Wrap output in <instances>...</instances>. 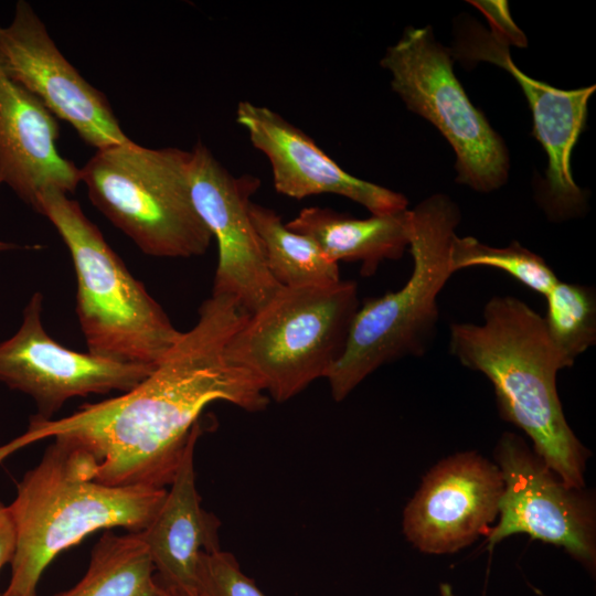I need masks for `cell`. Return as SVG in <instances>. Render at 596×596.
I'll return each mask as SVG.
<instances>
[{
	"label": "cell",
	"mask_w": 596,
	"mask_h": 596,
	"mask_svg": "<svg viewBox=\"0 0 596 596\" xmlns=\"http://www.w3.org/2000/svg\"><path fill=\"white\" fill-rule=\"evenodd\" d=\"M196 596H266L246 576L233 554L202 552L196 567Z\"/></svg>",
	"instance_id": "obj_23"
},
{
	"label": "cell",
	"mask_w": 596,
	"mask_h": 596,
	"mask_svg": "<svg viewBox=\"0 0 596 596\" xmlns=\"http://www.w3.org/2000/svg\"><path fill=\"white\" fill-rule=\"evenodd\" d=\"M157 596H180V595H178V594H175V593H173V592H171V590H169V589L161 586V589H160V592H159V594Z\"/></svg>",
	"instance_id": "obj_28"
},
{
	"label": "cell",
	"mask_w": 596,
	"mask_h": 596,
	"mask_svg": "<svg viewBox=\"0 0 596 596\" xmlns=\"http://www.w3.org/2000/svg\"><path fill=\"white\" fill-rule=\"evenodd\" d=\"M312 238L334 263L359 262L361 275L372 276L386 259H400L409 245V210L355 219L329 207L309 206L286 223Z\"/></svg>",
	"instance_id": "obj_18"
},
{
	"label": "cell",
	"mask_w": 596,
	"mask_h": 596,
	"mask_svg": "<svg viewBox=\"0 0 596 596\" xmlns=\"http://www.w3.org/2000/svg\"><path fill=\"white\" fill-rule=\"evenodd\" d=\"M190 153L192 202L217 243L212 295L231 296L251 315L280 287L267 268L249 213L260 180L252 174L233 175L202 141Z\"/></svg>",
	"instance_id": "obj_10"
},
{
	"label": "cell",
	"mask_w": 596,
	"mask_h": 596,
	"mask_svg": "<svg viewBox=\"0 0 596 596\" xmlns=\"http://www.w3.org/2000/svg\"><path fill=\"white\" fill-rule=\"evenodd\" d=\"M0 65L89 147L129 140L103 92L67 61L33 7L19 0L11 21L0 24Z\"/></svg>",
	"instance_id": "obj_11"
},
{
	"label": "cell",
	"mask_w": 596,
	"mask_h": 596,
	"mask_svg": "<svg viewBox=\"0 0 596 596\" xmlns=\"http://www.w3.org/2000/svg\"><path fill=\"white\" fill-rule=\"evenodd\" d=\"M454 54L470 62L492 63L518 82L532 110V134L547 156L541 203L554 220L579 214L586 198L573 179L571 156L584 130L588 99L596 86L565 91L530 77L513 63L509 45L476 23L461 33Z\"/></svg>",
	"instance_id": "obj_13"
},
{
	"label": "cell",
	"mask_w": 596,
	"mask_h": 596,
	"mask_svg": "<svg viewBox=\"0 0 596 596\" xmlns=\"http://www.w3.org/2000/svg\"><path fill=\"white\" fill-rule=\"evenodd\" d=\"M38 213L55 227L76 275V313L88 352L107 360L156 368L182 332L128 270L98 227L67 194L50 189Z\"/></svg>",
	"instance_id": "obj_4"
},
{
	"label": "cell",
	"mask_w": 596,
	"mask_h": 596,
	"mask_svg": "<svg viewBox=\"0 0 596 596\" xmlns=\"http://www.w3.org/2000/svg\"><path fill=\"white\" fill-rule=\"evenodd\" d=\"M190 151L124 143L96 150L81 169L89 201L147 255H203L212 235L190 191Z\"/></svg>",
	"instance_id": "obj_7"
},
{
	"label": "cell",
	"mask_w": 596,
	"mask_h": 596,
	"mask_svg": "<svg viewBox=\"0 0 596 596\" xmlns=\"http://www.w3.org/2000/svg\"><path fill=\"white\" fill-rule=\"evenodd\" d=\"M246 316L231 296L211 295L195 324L138 385L58 419L33 415L24 434L0 447V462L35 441L63 438L94 458L98 482L166 488L209 404L255 413L269 403L262 383L227 355Z\"/></svg>",
	"instance_id": "obj_1"
},
{
	"label": "cell",
	"mask_w": 596,
	"mask_h": 596,
	"mask_svg": "<svg viewBox=\"0 0 596 596\" xmlns=\"http://www.w3.org/2000/svg\"><path fill=\"white\" fill-rule=\"evenodd\" d=\"M201 433L189 441L156 517L139 532L158 583L180 596H196L200 555L220 549V521L202 508L195 486L194 448Z\"/></svg>",
	"instance_id": "obj_17"
},
{
	"label": "cell",
	"mask_w": 596,
	"mask_h": 596,
	"mask_svg": "<svg viewBox=\"0 0 596 596\" xmlns=\"http://www.w3.org/2000/svg\"><path fill=\"white\" fill-rule=\"evenodd\" d=\"M0 596H2V594L0 593Z\"/></svg>",
	"instance_id": "obj_29"
},
{
	"label": "cell",
	"mask_w": 596,
	"mask_h": 596,
	"mask_svg": "<svg viewBox=\"0 0 596 596\" xmlns=\"http://www.w3.org/2000/svg\"><path fill=\"white\" fill-rule=\"evenodd\" d=\"M503 481L476 451L439 461L404 510L403 532L419 551L451 554L487 535L499 515Z\"/></svg>",
	"instance_id": "obj_14"
},
{
	"label": "cell",
	"mask_w": 596,
	"mask_h": 596,
	"mask_svg": "<svg viewBox=\"0 0 596 596\" xmlns=\"http://www.w3.org/2000/svg\"><path fill=\"white\" fill-rule=\"evenodd\" d=\"M547 334L572 366L596 341V302L592 288L558 280L545 295Z\"/></svg>",
	"instance_id": "obj_21"
},
{
	"label": "cell",
	"mask_w": 596,
	"mask_h": 596,
	"mask_svg": "<svg viewBox=\"0 0 596 596\" xmlns=\"http://www.w3.org/2000/svg\"><path fill=\"white\" fill-rule=\"evenodd\" d=\"M381 66L391 73L392 88L406 107L432 123L454 148L458 183L478 192L505 183V145L471 104L455 76L450 51L435 40L430 26L407 28L386 50Z\"/></svg>",
	"instance_id": "obj_8"
},
{
	"label": "cell",
	"mask_w": 596,
	"mask_h": 596,
	"mask_svg": "<svg viewBox=\"0 0 596 596\" xmlns=\"http://www.w3.org/2000/svg\"><path fill=\"white\" fill-rule=\"evenodd\" d=\"M493 456L503 491L499 521L487 534L489 546L512 534L525 533L563 547L594 570L596 519L590 494L566 486L517 434H502Z\"/></svg>",
	"instance_id": "obj_9"
},
{
	"label": "cell",
	"mask_w": 596,
	"mask_h": 596,
	"mask_svg": "<svg viewBox=\"0 0 596 596\" xmlns=\"http://www.w3.org/2000/svg\"><path fill=\"white\" fill-rule=\"evenodd\" d=\"M409 216L411 277L398 290L359 307L345 350L327 377L337 402L382 365L422 356L434 339L437 297L453 275L449 254L460 212L447 195L434 194L409 210Z\"/></svg>",
	"instance_id": "obj_5"
},
{
	"label": "cell",
	"mask_w": 596,
	"mask_h": 596,
	"mask_svg": "<svg viewBox=\"0 0 596 596\" xmlns=\"http://www.w3.org/2000/svg\"><path fill=\"white\" fill-rule=\"evenodd\" d=\"M236 121L247 131L252 145L267 157L278 193L297 200L338 194L373 215L407 209L408 201L402 193L344 171L308 135L276 111L243 100L236 108Z\"/></svg>",
	"instance_id": "obj_15"
},
{
	"label": "cell",
	"mask_w": 596,
	"mask_h": 596,
	"mask_svg": "<svg viewBox=\"0 0 596 596\" xmlns=\"http://www.w3.org/2000/svg\"><path fill=\"white\" fill-rule=\"evenodd\" d=\"M439 594L440 596H456L451 585L448 583H441L439 585Z\"/></svg>",
	"instance_id": "obj_26"
},
{
	"label": "cell",
	"mask_w": 596,
	"mask_h": 596,
	"mask_svg": "<svg viewBox=\"0 0 596 596\" xmlns=\"http://www.w3.org/2000/svg\"><path fill=\"white\" fill-rule=\"evenodd\" d=\"M17 550V530L9 505L0 501V570L11 563Z\"/></svg>",
	"instance_id": "obj_25"
},
{
	"label": "cell",
	"mask_w": 596,
	"mask_h": 596,
	"mask_svg": "<svg viewBox=\"0 0 596 596\" xmlns=\"http://www.w3.org/2000/svg\"><path fill=\"white\" fill-rule=\"evenodd\" d=\"M478 8L489 21L491 33L507 43L509 46L523 47L526 38L513 22L507 1H469Z\"/></svg>",
	"instance_id": "obj_24"
},
{
	"label": "cell",
	"mask_w": 596,
	"mask_h": 596,
	"mask_svg": "<svg viewBox=\"0 0 596 596\" xmlns=\"http://www.w3.org/2000/svg\"><path fill=\"white\" fill-rule=\"evenodd\" d=\"M9 504L17 550L2 596H36L44 570L86 535L113 528L143 531L159 511L166 488L109 486L95 480L97 464L85 450L53 438Z\"/></svg>",
	"instance_id": "obj_3"
},
{
	"label": "cell",
	"mask_w": 596,
	"mask_h": 596,
	"mask_svg": "<svg viewBox=\"0 0 596 596\" xmlns=\"http://www.w3.org/2000/svg\"><path fill=\"white\" fill-rule=\"evenodd\" d=\"M360 307L354 281L283 287L247 315L227 343V355L251 372L267 396L286 402L341 359Z\"/></svg>",
	"instance_id": "obj_6"
},
{
	"label": "cell",
	"mask_w": 596,
	"mask_h": 596,
	"mask_svg": "<svg viewBox=\"0 0 596 596\" xmlns=\"http://www.w3.org/2000/svg\"><path fill=\"white\" fill-rule=\"evenodd\" d=\"M160 589L140 533L119 535L107 530L94 546L82 579L55 596H157Z\"/></svg>",
	"instance_id": "obj_19"
},
{
	"label": "cell",
	"mask_w": 596,
	"mask_h": 596,
	"mask_svg": "<svg viewBox=\"0 0 596 596\" xmlns=\"http://www.w3.org/2000/svg\"><path fill=\"white\" fill-rule=\"evenodd\" d=\"M449 352L492 384L500 416L522 429L534 453L568 487L583 489L590 451L570 427L558 397V371L571 368L544 319L513 296H493L481 323H453Z\"/></svg>",
	"instance_id": "obj_2"
},
{
	"label": "cell",
	"mask_w": 596,
	"mask_h": 596,
	"mask_svg": "<svg viewBox=\"0 0 596 596\" xmlns=\"http://www.w3.org/2000/svg\"><path fill=\"white\" fill-rule=\"evenodd\" d=\"M1 184H3V182H2V178L0 175V185ZM15 248H20V246L14 244V243L3 242V241L0 240V252L15 249Z\"/></svg>",
	"instance_id": "obj_27"
},
{
	"label": "cell",
	"mask_w": 596,
	"mask_h": 596,
	"mask_svg": "<svg viewBox=\"0 0 596 596\" xmlns=\"http://www.w3.org/2000/svg\"><path fill=\"white\" fill-rule=\"evenodd\" d=\"M449 262L453 274L472 266L493 267L544 296L560 280L541 256L518 242L507 247H491L472 236L456 235L451 242Z\"/></svg>",
	"instance_id": "obj_22"
},
{
	"label": "cell",
	"mask_w": 596,
	"mask_h": 596,
	"mask_svg": "<svg viewBox=\"0 0 596 596\" xmlns=\"http://www.w3.org/2000/svg\"><path fill=\"white\" fill-rule=\"evenodd\" d=\"M56 119L0 65V175L34 211L45 191L68 195L81 182V169L57 149Z\"/></svg>",
	"instance_id": "obj_16"
},
{
	"label": "cell",
	"mask_w": 596,
	"mask_h": 596,
	"mask_svg": "<svg viewBox=\"0 0 596 596\" xmlns=\"http://www.w3.org/2000/svg\"><path fill=\"white\" fill-rule=\"evenodd\" d=\"M43 296L34 292L18 331L0 343V382L30 395L39 417L51 419L73 397L128 392L155 368L121 363L56 342L42 322Z\"/></svg>",
	"instance_id": "obj_12"
},
{
	"label": "cell",
	"mask_w": 596,
	"mask_h": 596,
	"mask_svg": "<svg viewBox=\"0 0 596 596\" xmlns=\"http://www.w3.org/2000/svg\"><path fill=\"white\" fill-rule=\"evenodd\" d=\"M249 213L267 268L283 287L329 286L341 280L332 262L309 236L288 228L273 209L252 202Z\"/></svg>",
	"instance_id": "obj_20"
}]
</instances>
